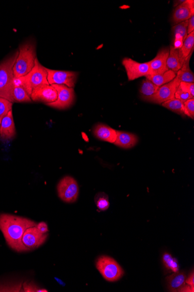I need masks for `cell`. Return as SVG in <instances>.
<instances>
[{
    "label": "cell",
    "mask_w": 194,
    "mask_h": 292,
    "mask_svg": "<svg viewBox=\"0 0 194 292\" xmlns=\"http://www.w3.org/2000/svg\"><path fill=\"white\" fill-rule=\"evenodd\" d=\"M34 221L11 214H0V230L6 243L12 249L17 252L26 251L22 238L28 228L36 227Z\"/></svg>",
    "instance_id": "cell-1"
},
{
    "label": "cell",
    "mask_w": 194,
    "mask_h": 292,
    "mask_svg": "<svg viewBox=\"0 0 194 292\" xmlns=\"http://www.w3.org/2000/svg\"><path fill=\"white\" fill-rule=\"evenodd\" d=\"M18 56L13 67L15 78L23 77L31 72L35 64L36 45L34 41H29L19 46Z\"/></svg>",
    "instance_id": "cell-2"
},
{
    "label": "cell",
    "mask_w": 194,
    "mask_h": 292,
    "mask_svg": "<svg viewBox=\"0 0 194 292\" xmlns=\"http://www.w3.org/2000/svg\"><path fill=\"white\" fill-rule=\"evenodd\" d=\"M48 73L46 67L40 64L38 58H36L34 67L31 71L23 77L14 79L16 85L22 86L31 96L36 88L43 85H49L48 79Z\"/></svg>",
    "instance_id": "cell-3"
},
{
    "label": "cell",
    "mask_w": 194,
    "mask_h": 292,
    "mask_svg": "<svg viewBox=\"0 0 194 292\" xmlns=\"http://www.w3.org/2000/svg\"><path fill=\"white\" fill-rule=\"evenodd\" d=\"M18 53V51H16L11 57L0 64V98L5 99L12 103L15 79L13 67Z\"/></svg>",
    "instance_id": "cell-4"
},
{
    "label": "cell",
    "mask_w": 194,
    "mask_h": 292,
    "mask_svg": "<svg viewBox=\"0 0 194 292\" xmlns=\"http://www.w3.org/2000/svg\"><path fill=\"white\" fill-rule=\"evenodd\" d=\"M96 267L103 278L108 282L118 281L124 274L123 269L114 259L105 255L98 258Z\"/></svg>",
    "instance_id": "cell-5"
},
{
    "label": "cell",
    "mask_w": 194,
    "mask_h": 292,
    "mask_svg": "<svg viewBox=\"0 0 194 292\" xmlns=\"http://www.w3.org/2000/svg\"><path fill=\"white\" fill-rule=\"evenodd\" d=\"M180 82L176 77L172 81L159 88L154 95L150 96H142L143 100L153 104L162 105L163 102L175 98V92Z\"/></svg>",
    "instance_id": "cell-6"
},
{
    "label": "cell",
    "mask_w": 194,
    "mask_h": 292,
    "mask_svg": "<svg viewBox=\"0 0 194 292\" xmlns=\"http://www.w3.org/2000/svg\"><path fill=\"white\" fill-rule=\"evenodd\" d=\"M58 196L66 203H72L78 199L79 188L78 182L71 176L61 179L57 185Z\"/></svg>",
    "instance_id": "cell-7"
},
{
    "label": "cell",
    "mask_w": 194,
    "mask_h": 292,
    "mask_svg": "<svg viewBox=\"0 0 194 292\" xmlns=\"http://www.w3.org/2000/svg\"><path fill=\"white\" fill-rule=\"evenodd\" d=\"M58 93V98L55 102L46 104L49 107L61 109H68L71 106L75 101V94L74 89L69 88L64 85L53 84Z\"/></svg>",
    "instance_id": "cell-8"
},
{
    "label": "cell",
    "mask_w": 194,
    "mask_h": 292,
    "mask_svg": "<svg viewBox=\"0 0 194 292\" xmlns=\"http://www.w3.org/2000/svg\"><path fill=\"white\" fill-rule=\"evenodd\" d=\"M48 79L49 85H64L69 88H74L79 72L68 71L53 70L47 68Z\"/></svg>",
    "instance_id": "cell-9"
},
{
    "label": "cell",
    "mask_w": 194,
    "mask_h": 292,
    "mask_svg": "<svg viewBox=\"0 0 194 292\" xmlns=\"http://www.w3.org/2000/svg\"><path fill=\"white\" fill-rule=\"evenodd\" d=\"M122 65L125 67L129 81H133L150 75L148 62H139L130 58L123 59Z\"/></svg>",
    "instance_id": "cell-10"
},
{
    "label": "cell",
    "mask_w": 194,
    "mask_h": 292,
    "mask_svg": "<svg viewBox=\"0 0 194 292\" xmlns=\"http://www.w3.org/2000/svg\"><path fill=\"white\" fill-rule=\"evenodd\" d=\"M48 234H42L36 227L26 230L23 234L22 242L26 251L36 249L46 241Z\"/></svg>",
    "instance_id": "cell-11"
},
{
    "label": "cell",
    "mask_w": 194,
    "mask_h": 292,
    "mask_svg": "<svg viewBox=\"0 0 194 292\" xmlns=\"http://www.w3.org/2000/svg\"><path fill=\"white\" fill-rule=\"evenodd\" d=\"M32 101L48 104L55 102L58 98V93L51 85H43L35 89L32 93Z\"/></svg>",
    "instance_id": "cell-12"
},
{
    "label": "cell",
    "mask_w": 194,
    "mask_h": 292,
    "mask_svg": "<svg viewBox=\"0 0 194 292\" xmlns=\"http://www.w3.org/2000/svg\"><path fill=\"white\" fill-rule=\"evenodd\" d=\"M169 48H162L159 50L156 57L148 62L150 75L162 74L169 70L167 67V59L169 55Z\"/></svg>",
    "instance_id": "cell-13"
},
{
    "label": "cell",
    "mask_w": 194,
    "mask_h": 292,
    "mask_svg": "<svg viewBox=\"0 0 194 292\" xmlns=\"http://www.w3.org/2000/svg\"><path fill=\"white\" fill-rule=\"evenodd\" d=\"M194 15V1L186 0L174 10L172 21L175 25L188 20Z\"/></svg>",
    "instance_id": "cell-14"
},
{
    "label": "cell",
    "mask_w": 194,
    "mask_h": 292,
    "mask_svg": "<svg viewBox=\"0 0 194 292\" xmlns=\"http://www.w3.org/2000/svg\"><path fill=\"white\" fill-rule=\"evenodd\" d=\"M15 135L16 128L12 110L2 119L0 125V139L2 141H10Z\"/></svg>",
    "instance_id": "cell-15"
},
{
    "label": "cell",
    "mask_w": 194,
    "mask_h": 292,
    "mask_svg": "<svg viewBox=\"0 0 194 292\" xmlns=\"http://www.w3.org/2000/svg\"><path fill=\"white\" fill-rule=\"evenodd\" d=\"M93 134L100 140L109 143L114 144L116 139V130L103 124H97L94 128Z\"/></svg>",
    "instance_id": "cell-16"
},
{
    "label": "cell",
    "mask_w": 194,
    "mask_h": 292,
    "mask_svg": "<svg viewBox=\"0 0 194 292\" xmlns=\"http://www.w3.org/2000/svg\"><path fill=\"white\" fill-rule=\"evenodd\" d=\"M116 135L114 144L122 148H133L138 142V138L137 136L129 132L116 131Z\"/></svg>",
    "instance_id": "cell-17"
},
{
    "label": "cell",
    "mask_w": 194,
    "mask_h": 292,
    "mask_svg": "<svg viewBox=\"0 0 194 292\" xmlns=\"http://www.w3.org/2000/svg\"><path fill=\"white\" fill-rule=\"evenodd\" d=\"M186 275L183 271L177 272L166 278L167 284L170 292H179L185 286Z\"/></svg>",
    "instance_id": "cell-18"
},
{
    "label": "cell",
    "mask_w": 194,
    "mask_h": 292,
    "mask_svg": "<svg viewBox=\"0 0 194 292\" xmlns=\"http://www.w3.org/2000/svg\"><path fill=\"white\" fill-rule=\"evenodd\" d=\"M187 26H188V21L180 22L173 26V31L175 40L173 46L175 49L179 50L182 47L184 41L188 35Z\"/></svg>",
    "instance_id": "cell-19"
},
{
    "label": "cell",
    "mask_w": 194,
    "mask_h": 292,
    "mask_svg": "<svg viewBox=\"0 0 194 292\" xmlns=\"http://www.w3.org/2000/svg\"><path fill=\"white\" fill-rule=\"evenodd\" d=\"M194 48V32L187 35L185 41H184L182 47L179 51L180 64L182 65L186 59L192 56Z\"/></svg>",
    "instance_id": "cell-20"
},
{
    "label": "cell",
    "mask_w": 194,
    "mask_h": 292,
    "mask_svg": "<svg viewBox=\"0 0 194 292\" xmlns=\"http://www.w3.org/2000/svg\"><path fill=\"white\" fill-rule=\"evenodd\" d=\"M176 77V73L169 69L168 71L163 72L162 74L150 75L146 78L149 79V81L158 86V87H160V86L168 84V83L173 80Z\"/></svg>",
    "instance_id": "cell-21"
},
{
    "label": "cell",
    "mask_w": 194,
    "mask_h": 292,
    "mask_svg": "<svg viewBox=\"0 0 194 292\" xmlns=\"http://www.w3.org/2000/svg\"><path fill=\"white\" fill-rule=\"evenodd\" d=\"M192 56H189L184 62L181 69L177 72L176 77L180 82H194V73L190 68V61Z\"/></svg>",
    "instance_id": "cell-22"
},
{
    "label": "cell",
    "mask_w": 194,
    "mask_h": 292,
    "mask_svg": "<svg viewBox=\"0 0 194 292\" xmlns=\"http://www.w3.org/2000/svg\"><path fill=\"white\" fill-rule=\"evenodd\" d=\"M170 52L168 59H167V67L176 74L182 68L180 64L179 51L173 47V45L170 46Z\"/></svg>",
    "instance_id": "cell-23"
},
{
    "label": "cell",
    "mask_w": 194,
    "mask_h": 292,
    "mask_svg": "<svg viewBox=\"0 0 194 292\" xmlns=\"http://www.w3.org/2000/svg\"><path fill=\"white\" fill-rule=\"evenodd\" d=\"M13 103L31 102V96L27 93L22 86L16 85L14 83V87L12 91Z\"/></svg>",
    "instance_id": "cell-24"
},
{
    "label": "cell",
    "mask_w": 194,
    "mask_h": 292,
    "mask_svg": "<svg viewBox=\"0 0 194 292\" xmlns=\"http://www.w3.org/2000/svg\"><path fill=\"white\" fill-rule=\"evenodd\" d=\"M163 107L169 109L173 112L180 115L184 116L185 115V109H184V103L178 100L176 98L170 99L163 102L162 104Z\"/></svg>",
    "instance_id": "cell-25"
},
{
    "label": "cell",
    "mask_w": 194,
    "mask_h": 292,
    "mask_svg": "<svg viewBox=\"0 0 194 292\" xmlns=\"http://www.w3.org/2000/svg\"><path fill=\"white\" fill-rule=\"evenodd\" d=\"M159 88L149 79L146 78L142 82L140 92L143 96H150L154 95Z\"/></svg>",
    "instance_id": "cell-26"
},
{
    "label": "cell",
    "mask_w": 194,
    "mask_h": 292,
    "mask_svg": "<svg viewBox=\"0 0 194 292\" xmlns=\"http://www.w3.org/2000/svg\"><path fill=\"white\" fill-rule=\"evenodd\" d=\"M162 262L163 265L168 270L173 272V273H177L179 271L178 261L176 258H173L169 253H166L163 255Z\"/></svg>",
    "instance_id": "cell-27"
},
{
    "label": "cell",
    "mask_w": 194,
    "mask_h": 292,
    "mask_svg": "<svg viewBox=\"0 0 194 292\" xmlns=\"http://www.w3.org/2000/svg\"><path fill=\"white\" fill-rule=\"evenodd\" d=\"M96 204L97 208L100 211H106L109 207V202L108 195L104 193L97 194L95 198Z\"/></svg>",
    "instance_id": "cell-28"
},
{
    "label": "cell",
    "mask_w": 194,
    "mask_h": 292,
    "mask_svg": "<svg viewBox=\"0 0 194 292\" xmlns=\"http://www.w3.org/2000/svg\"><path fill=\"white\" fill-rule=\"evenodd\" d=\"M13 103L6 99L0 98V125L2 119L8 113L12 110Z\"/></svg>",
    "instance_id": "cell-29"
},
{
    "label": "cell",
    "mask_w": 194,
    "mask_h": 292,
    "mask_svg": "<svg viewBox=\"0 0 194 292\" xmlns=\"http://www.w3.org/2000/svg\"><path fill=\"white\" fill-rule=\"evenodd\" d=\"M175 98L178 99V100L185 103L186 101L189 100L190 99L194 98L192 95L187 92L181 87L180 85L177 88L175 94Z\"/></svg>",
    "instance_id": "cell-30"
},
{
    "label": "cell",
    "mask_w": 194,
    "mask_h": 292,
    "mask_svg": "<svg viewBox=\"0 0 194 292\" xmlns=\"http://www.w3.org/2000/svg\"><path fill=\"white\" fill-rule=\"evenodd\" d=\"M185 115L191 118H194V99H190L184 103Z\"/></svg>",
    "instance_id": "cell-31"
},
{
    "label": "cell",
    "mask_w": 194,
    "mask_h": 292,
    "mask_svg": "<svg viewBox=\"0 0 194 292\" xmlns=\"http://www.w3.org/2000/svg\"><path fill=\"white\" fill-rule=\"evenodd\" d=\"M180 86L194 98V83L180 82Z\"/></svg>",
    "instance_id": "cell-32"
},
{
    "label": "cell",
    "mask_w": 194,
    "mask_h": 292,
    "mask_svg": "<svg viewBox=\"0 0 194 292\" xmlns=\"http://www.w3.org/2000/svg\"><path fill=\"white\" fill-rule=\"evenodd\" d=\"M37 228L42 234H48V226L44 222H40L39 224H37Z\"/></svg>",
    "instance_id": "cell-33"
},
{
    "label": "cell",
    "mask_w": 194,
    "mask_h": 292,
    "mask_svg": "<svg viewBox=\"0 0 194 292\" xmlns=\"http://www.w3.org/2000/svg\"><path fill=\"white\" fill-rule=\"evenodd\" d=\"M187 32L188 35L194 32V15H193L188 20V26H187Z\"/></svg>",
    "instance_id": "cell-34"
},
{
    "label": "cell",
    "mask_w": 194,
    "mask_h": 292,
    "mask_svg": "<svg viewBox=\"0 0 194 292\" xmlns=\"http://www.w3.org/2000/svg\"><path fill=\"white\" fill-rule=\"evenodd\" d=\"M186 284L190 285L191 287H194V271L189 275V277L186 278Z\"/></svg>",
    "instance_id": "cell-35"
},
{
    "label": "cell",
    "mask_w": 194,
    "mask_h": 292,
    "mask_svg": "<svg viewBox=\"0 0 194 292\" xmlns=\"http://www.w3.org/2000/svg\"><path fill=\"white\" fill-rule=\"evenodd\" d=\"M55 280L58 282V283H59L60 285H65V284L63 283H62V281H60V280H59L58 278H55Z\"/></svg>",
    "instance_id": "cell-36"
}]
</instances>
